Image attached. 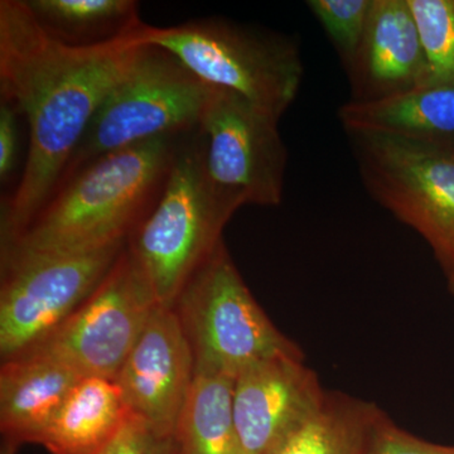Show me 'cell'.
I'll return each mask as SVG.
<instances>
[{
  "label": "cell",
  "mask_w": 454,
  "mask_h": 454,
  "mask_svg": "<svg viewBox=\"0 0 454 454\" xmlns=\"http://www.w3.org/2000/svg\"><path fill=\"white\" fill-rule=\"evenodd\" d=\"M138 32L79 49L44 32L25 0L0 2L2 98L29 128L25 169L3 207L2 244L17 238L55 192L98 107L133 64Z\"/></svg>",
  "instance_id": "cell-1"
},
{
  "label": "cell",
  "mask_w": 454,
  "mask_h": 454,
  "mask_svg": "<svg viewBox=\"0 0 454 454\" xmlns=\"http://www.w3.org/2000/svg\"><path fill=\"white\" fill-rule=\"evenodd\" d=\"M184 136L146 140L85 164L2 244V256L86 252L129 240L162 195Z\"/></svg>",
  "instance_id": "cell-2"
},
{
  "label": "cell",
  "mask_w": 454,
  "mask_h": 454,
  "mask_svg": "<svg viewBox=\"0 0 454 454\" xmlns=\"http://www.w3.org/2000/svg\"><path fill=\"white\" fill-rule=\"evenodd\" d=\"M138 41L168 51L206 85L232 92L278 121L294 103L303 80L294 42L223 18L145 25Z\"/></svg>",
  "instance_id": "cell-3"
},
{
  "label": "cell",
  "mask_w": 454,
  "mask_h": 454,
  "mask_svg": "<svg viewBox=\"0 0 454 454\" xmlns=\"http://www.w3.org/2000/svg\"><path fill=\"white\" fill-rule=\"evenodd\" d=\"M196 130L182 138L162 195L128 240L164 307L173 306L223 243V227L236 212L217 199L205 177Z\"/></svg>",
  "instance_id": "cell-4"
},
{
  "label": "cell",
  "mask_w": 454,
  "mask_h": 454,
  "mask_svg": "<svg viewBox=\"0 0 454 454\" xmlns=\"http://www.w3.org/2000/svg\"><path fill=\"white\" fill-rule=\"evenodd\" d=\"M212 92L168 51L142 43L98 107L59 184L101 155L196 130Z\"/></svg>",
  "instance_id": "cell-5"
},
{
  "label": "cell",
  "mask_w": 454,
  "mask_h": 454,
  "mask_svg": "<svg viewBox=\"0 0 454 454\" xmlns=\"http://www.w3.org/2000/svg\"><path fill=\"white\" fill-rule=\"evenodd\" d=\"M170 309L192 349L195 372L236 376L267 358L303 356L255 301L223 241Z\"/></svg>",
  "instance_id": "cell-6"
},
{
  "label": "cell",
  "mask_w": 454,
  "mask_h": 454,
  "mask_svg": "<svg viewBox=\"0 0 454 454\" xmlns=\"http://www.w3.org/2000/svg\"><path fill=\"white\" fill-rule=\"evenodd\" d=\"M367 192L454 267V149L396 137L348 136Z\"/></svg>",
  "instance_id": "cell-7"
},
{
  "label": "cell",
  "mask_w": 454,
  "mask_h": 454,
  "mask_svg": "<svg viewBox=\"0 0 454 454\" xmlns=\"http://www.w3.org/2000/svg\"><path fill=\"white\" fill-rule=\"evenodd\" d=\"M2 256V361L35 348L59 330L103 282L127 247Z\"/></svg>",
  "instance_id": "cell-8"
},
{
  "label": "cell",
  "mask_w": 454,
  "mask_h": 454,
  "mask_svg": "<svg viewBox=\"0 0 454 454\" xmlns=\"http://www.w3.org/2000/svg\"><path fill=\"white\" fill-rule=\"evenodd\" d=\"M196 139L203 173L220 201L234 211L282 203L288 151L278 119L232 92L214 89Z\"/></svg>",
  "instance_id": "cell-9"
},
{
  "label": "cell",
  "mask_w": 454,
  "mask_h": 454,
  "mask_svg": "<svg viewBox=\"0 0 454 454\" xmlns=\"http://www.w3.org/2000/svg\"><path fill=\"white\" fill-rule=\"evenodd\" d=\"M157 306L151 283L127 244L82 307L35 348L61 357L82 376L115 380Z\"/></svg>",
  "instance_id": "cell-10"
},
{
  "label": "cell",
  "mask_w": 454,
  "mask_h": 454,
  "mask_svg": "<svg viewBox=\"0 0 454 454\" xmlns=\"http://www.w3.org/2000/svg\"><path fill=\"white\" fill-rule=\"evenodd\" d=\"M195 379V360L177 315L157 306L115 378L131 417L173 435Z\"/></svg>",
  "instance_id": "cell-11"
},
{
  "label": "cell",
  "mask_w": 454,
  "mask_h": 454,
  "mask_svg": "<svg viewBox=\"0 0 454 454\" xmlns=\"http://www.w3.org/2000/svg\"><path fill=\"white\" fill-rule=\"evenodd\" d=\"M327 393L304 356H276L235 376L234 419L240 454H264Z\"/></svg>",
  "instance_id": "cell-12"
},
{
  "label": "cell",
  "mask_w": 454,
  "mask_h": 454,
  "mask_svg": "<svg viewBox=\"0 0 454 454\" xmlns=\"http://www.w3.org/2000/svg\"><path fill=\"white\" fill-rule=\"evenodd\" d=\"M345 70L354 103L385 100L426 85V59L408 0H373L365 35Z\"/></svg>",
  "instance_id": "cell-13"
},
{
  "label": "cell",
  "mask_w": 454,
  "mask_h": 454,
  "mask_svg": "<svg viewBox=\"0 0 454 454\" xmlns=\"http://www.w3.org/2000/svg\"><path fill=\"white\" fill-rule=\"evenodd\" d=\"M83 376L41 348L2 361L0 429L5 443L37 444L42 432Z\"/></svg>",
  "instance_id": "cell-14"
},
{
  "label": "cell",
  "mask_w": 454,
  "mask_h": 454,
  "mask_svg": "<svg viewBox=\"0 0 454 454\" xmlns=\"http://www.w3.org/2000/svg\"><path fill=\"white\" fill-rule=\"evenodd\" d=\"M339 119L348 136L373 134L417 142H454V83L423 85L397 95L340 107Z\"/></svg>",
  "instance_id": "cell-15"
},
{
  "label": "cell",
  "mask_w": 454,
  "mask_h": 454,
  "mask_svg": "<svg viewBox=\"0 0 454 454\" xmlns=\"http://www.w3.org/2000/svg\"><path fill=\"white\" fill-rule=\"evenodd\" d=\"M130 417L115 380L83 376L42 432L37 444L51 454H101Z\"/></svg>",
  "instance_id": "cell-16"
},
{
  "label": "cell",
  "mask_w": 454,
  "mask_h": 454,
  "mask_svg": "<svg viewBox=\"0 0 454 454\" xmlns=\"http://www.w3.org/2000/svg\"><path fill=\"white\" fill-rule=\"evenodd\" d=\"M380 408L327 391L321 404L289 427L264 454H370Z\"/></svg>",
  "instance_id": "cell-17"
},
{
  "label": "cell",
  "mask_w": 454,
  "mask_h": 454,
  "mask_svg": "<svg viewBox=\"0 0 454 454\" xmlns=\"http://www.w3.org/2000/svg\"><path fill=\"white\" fill-rule=\"evenodd\" d=\"M51 37L79 49L124 40L145 23L134 0H25Z\"/></svg>",
  "instance_id": "cell-18"
},
{
  "label": "cell",
  "mask_w": 454,
  "mask_h": 454,
  "mask_svg": "<svg viewBox=\"0 0 454 454\" xmlns=\"http://www.w3.org/2000/svg\"><path fill=\"white\" fill-rule=\"evenodd\" d=\"M234 382L226 373L195 372L172 435L175 454H240Z\"/></svg>",
  "instance_id": "cell-19"
},
{
  "label": "cell",
  "mask_w": 454,
  "mask_h": 454,
  "mask_svg": "<svg viewBox=\"0 0 454 454\" xmlns=\"http://www.w3.org/2000/svg\"><path fill=\"white\" fill-rule=\"evenodd\" d=\"M427 64L426 85L454 83V0H408Z\"/></svg>",
  "instance_id": "cell-20"
},
{
  "label": "cell",
  "mask_w": 454,
  "mask_h": 454,
  "mask_svg": "<svg viewBox=\"0 0 454 454\" xmlns=\"http://www.w3.org/2000/svg\"><path fill=\"white\" fill-rule=\"evenodd\" d=\"M373 0H309L307 5L333 42L343 67L354 59L365 35Z\"/></svg>",
  "instance_id": "cell-21"
},
{
  "label": "cell",
  "mask_w": 454,
  "mask_h": 454,
  "mask_svg": "<svg viewBox=\"0 0 454 454\" xmlns=\"http://www.w3.org/2000/svg\"><path fill=\"white\" fill-rule=\"evenodd\" d=\"M370 454H454V446H441L415 437L397 427L380 409L373 426Z\"/></svg>",
  "instance_id": "cell-22"
},
{
  "label": "cell",
  "mask_w": 454,
  "mask_h": 454,
  "mask_svg": "<svg viewBox=\"0 0 454 454\" xmlns=\"http://www.w3.org/2000/svg\"><path fill=\"white\" fill-rule=\"evenodd\" d=\"M101 454H175L172 435H162L142 420L130 417Z\"/></svg>",
  "instance_id": "cell-23"
},
{
  "label": "cell",
  "mask_w": 454,
  "mask_h": 454,
  "mask_svg": "<svg viewBox=\"0 0 454 454\" xmlns=\"http://www.w3.org/2000/svg\"><path fill=\"white\" fill-rule=\"evenodd\" d=\"M16 107L3 100L0 106V179L5 181L14 169L18 153Z\"/></svg>",
  "instance_id": "cell-24"
},
{
  "label": "cell",
  "mask_w": 454,
  "mask_h": 454,
  "mask_svg": "<svg viewBox=\"0 0 454 454\" xmlns=\"http://www.w3.org/2000/svg\"><path fill=\"white\" fill-rule=\"evenodd\" d=\"M17 446L11 443H5L4 447H3L2 453L0 454H16L17 453Z\"/></svg>",
  "instance_id": "cell-25"
},
{
  "label": "cell",
  "mask_w": 454,
  "mask_h": 454,
  "mask_svg": "<svg viewBox=\"0 0 454 454\" xmlns=\"http://www.w3.org/2000/svg\"><path fill=\"white\" fill-rule=\"evenodd\" d=\"M448 280H450V291L454 293V267L447 271Z\"/></svg>",
  "instance_id": "cell-26"
},
{
  "label": "cell",
  "mask_w": 454,
  "mask_h": 454,
  "mask_svg": "<svg viewBox=\"0 0 454 454\" xmlns=\"http://www.w3.org/2000/svg\"><path fill=\"white\" fill-rule=\"evenodd\" d=\"M448 145L452 146V148L454 149V142L453 143H450V145Z\"/></svg>",
  "instance_id": "cell-27"
}]
</instances>
